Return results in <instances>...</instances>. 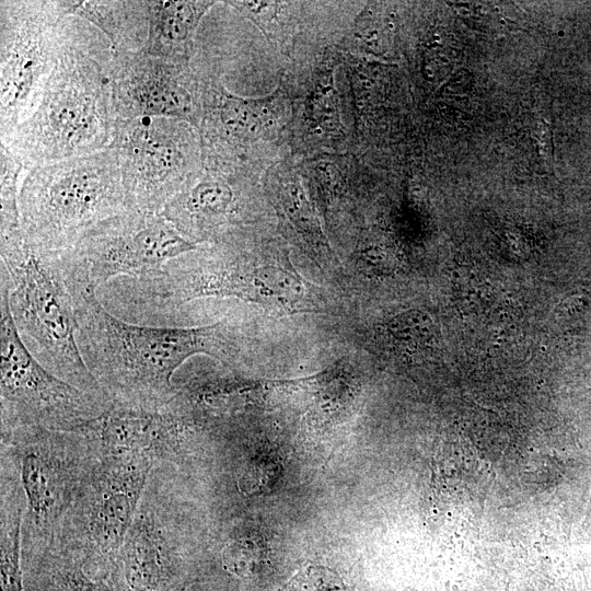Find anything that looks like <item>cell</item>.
<instances>
[{"label":"cell","instance_id":"cell-19","mask_svg":"<svg viewBox=\"0 0 591 591\" xmlns=\"http://www.w3.org/2000/svg\"><path fill=\"white\" fill-rule=\"evenodd\" d=\"M532 139L535 143V151L538 158L547 167H552L554 144L553 131L551 125L543 118H540L532 130Z\"/></svg>","mask_w":591,"mask_h":591},{"label":"cell","instance_id":"cell-2","mask_svg":"<svg viewBox=\"0 0 591 591\" xmlns=\"http://www.w3.org/2000/svg\"><path fill=\"white\" fill-rule=\"evenodd\" d=\"M113 54L94 25L65 19L61 50L36 107L0 140L26 171L109 148L118 120L109 82Z\"/></svg>","mask_w":591,"mask_h":591},{"label":"cell","instance_id":"cell-15","mask_svg":"<svg viewBox=\"0 0 591 591\" xmlns=\"http://www.w3.org/2000/svg\"><path fill=\"white\" fill-rule=\"evenodd\" d=\"M0 470L1 591H24L21 546L24 495L18 470L4 453Z\"/></svg>","mask_w":591,"mask_h":591},{"label":"cell","instance_id":"cell-17","mask_svg":"<svg viewBox=\"0 0 591 591\" xmlns=\"http://www.w3.org/2000/svg\"><path fill=\"white\" fill-rule=\"evenodd\" d=\"M387 334L399 346L415 350L427 346L433 333L431 320L418 311H407L393 317Z\"/></svg>","mask_w":591,"mask_h":591},{"label":"cell","instance_id":"cell-13","mask_svg":"<svg viewBox=\"0 0 591 591\" xmlns=\"http://www.w3.org/2000/svg\"><path fill=\"white\" fill-rule=\"evenodd\" d=\"M149 31L142 50L178 63H190L202 16L215 1H148Z\"/></svg>","mask_w":591,"mask_h":591},{"label":"cell","instance_id":"cell-1","mask_svg":"<svg viewBox=\"0 0 591 591\" xmlns=\"http://www.w3.org/2000/svg\"><path fill=\"white\" fill-rule=\"evenodd\" d=\"M71 287L80 352L114 405L167 409L176 396L174 375L189 357L208 355L225 366L241 357L243 339L228 322L201 326L132 324L108 312L85 280L73 275Z\"/></svg>","mask_w":591,"mask_h":591},{"label":"cell","instance_id":"cell-21","mask_svg":"<svg viewBox=\"0 0 591 591\" xmlns=\"http://www.w3.org/2000/svg\"><path fill=\"white\" fill-rule=\"evenodd\" d=\"M224 417H221V418H216L218 420H222ZM210 420H215V419H210ZM205 421H209V420H205ZM196 422H204V421H196Z\"/></svg>","mask_w":591,"mask_h":591},{"label":"cell","instance_id":"cell-8","mask_svg":"<svg viewBox=\"0 0 591 591\" xmlns=\"http://www.w3.org/2000/svg\"><path fill=\"white\" fill-rule=\"evenodd\" d=\"M1 433L23 427L73 431L114 405L106 395L88 393L42 366L24 344L0 287Z\"/></svg>","mask_w":591,"mask_h":591},{"label":"cell","instance_id":"cell-4","mask_svg":"<svg viewBox=\"0 0 591 591\" xmlns=\"http://www.w3.org/2000/svg\"><path fill=\"white\" fill-rule=\"evenodd\" d=\"M18 206L21 228L58 252L72 248L99 223L132 210L112 148L26 171Z\"/></svg>","mask_w":591,"mask_h":591},{"label":"cell","instance_id":"cell-7","mask_svg":"<svg viewBox=\"0 0 591 591\" xmlns=\"http://www.w3.org/2000/svg\"><path fill=\"white\" fill-rule=\"evenodd\" d=\"M155 463L132 453L100 456L62 523L57 543L94 575L114 569Z\"/></svg>","mask_w":591,"mask_h":591},{"label":"cell","instance_id":"cell-5","mask_svg":"<svg viewBox=\"0 0 591 591\" xmlns=\"http://www.w3.org/2000/svg\"><path fill=\"white\" fill-rule=\"evenodd\" d=\"M0 448L14 463L24 495L21 530L24 564L44 555L56 542L100 454L79 430L42 427L1 433Z\"/></svg>","mask_w":591,"mask_h":591},{"label":"cell","instance_id":"cell-12","mask_svg":"<svg viewBox=\"0 0 591 591\" xmlns=\"http://www.w3.org/2000/svg\"><path fill=\"white\" fill-rule=\"evenodd\" d=\"M109 82L119 119L166 117L198 127V97L190 63L153 57L143 50L114 51Z\"/></svg>","mask_w":591,"mask_h":591},{"label":"cell","instance_id":"cell-20","mask_svg":"<svg viewBox=\"0 0 591 591\" xmlns=\"http://www.w3.org/2000/svg\"><path fill=\"white\" fill-rule=\"evenodd\" d=\"M472 86V74L466 69H460L447 81L444 90L452 95H463Z\"/></svg>","mask_w":591,"mask_h":591},{"label":"cell","instance_id":"cell-14","mask_svg":"<svg viewBox=\"0 0 591 591\" xmlns=\"http://www.w3.org/2000/svg\"><path fill=\"white\" fill-rule=\"evenodd\" d=\"M68 15L81 18L108 39L116 53L142 50L149 31L148 1H65Z\"/></svg>","mask_w":591,"mask_h":591},{"label":"cell","instance_id":"cell-18","mask_svg":"<svg viewBox=\"0 0 591 591\" xmlns=\"http://www.w3.org/2000/svg\"><path fill=\"white\" fill-rule=\"evenodd\" d=\"M277 591H352L333 569L308 564Z\"/></svg>","mask_w":591,"mask_h":591},{"label":"cell","instance_id":"cell-10","mask_svg":"<svg viewBox=\"0 0 591 591\" xmlns=\"http://www.w3.org/2000/svg\"><path fill=\"white\" fill-rule=\"evenodd\" d=\"M193 128L176 118H118L109 148L116 152L130 209L161 213L198 176Z\"/></svg>","mask_w":591,"mask_h":591},{"label":"cell","instance_id":"cell-3","mask_svg":"<svg viewBox=\"0 0 591 591\" xmlns=\"http://www.w3.org/2000/svg\"><path fill=\"white\" fill-rule=\"evenodd\" d=\"M0 232L1 287L18 332L31 341L30 351L63 381L88 393L106 395L78 346L71 265L66 253L45 247L21 224Z\"/></svg>","mask_w":591,"mask_h":591},{"label":"cell","instance_id":"cell-9","mask_svg":"<svg viewBox=\"0 0 591 591\" xmlns=\"http://www.w3.org/2000/svg\"><path fill=\"white\" fill-rule=\"evenodd\" d=\"M63 1L0 2V140L34 111L59 57Z\"/></svg>","mask_w":591,"mask_h":591},{"label":"cell","instance_id":"cell-6","mask_svg":"<svg viewBox=\"0 0 591 591\" xmlns=\"http://www.w3.org/2000/svg\"><path fill=\"white\" fill-rule=\"evenodd\" d=\"M186 475L172 463L151 470L115 567L128 591H178L196 548Z\"/></svg>","mask_w":591,"mask_h":591},{"label":"cell","instance_id":"cell-16","mask_svg":"<svg viewBox=\"0 0 591 591\" xmlns=\"http://www.w3.org/2000/svg\"><path fill=\"white\" fill-rule=\"evenodd\" d=\"M23 164L0 143V231L20 225L18 198Z\"/></svg>","mask_w":591,"mask_h":591},{"label":"cell","instance_id":"cell-11","mask_svg":"<svg viewBox=\"0 0 591 591\" xmlns=\"http://www.w3.org/2000/svg\"><path fill=\"white\" fill-rule=\"evenodd\" d=\"M198 247L161 213L127 210L92 228L67 253L96 290L115 277L153 276Z\"/></svg>","mask_w":591,"mask_h":591}]
</instances>
